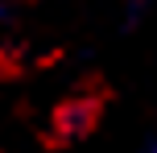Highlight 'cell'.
<instances>
[{"mask_svg":"<svg viewBox=\"0 0 157 153\" xmlns=\"http://www.w3.org/2000/svg\"><path fill=\"white\" fill-rule=\"evenodd\" d=\"M141 153H157V132H153V137H149V145H145Z\"/></svg>","mask_w":157,"mask_h":153,"instance_id":"6da1fadb","label":"cell"},{"mask_svg":"<svg viewBox=\"0 0 157 153\" xmlns=\"http://www.w3.org/2000/svg\"><path fill=\"white\" fill-rule=\"evenodd\" d=\"M0 21H4V0H0Z\"/></svg>","mask_w":157,"mask_h":153,"instance_id":"7a4b0ae2","label":"cell"}]
</instances>
